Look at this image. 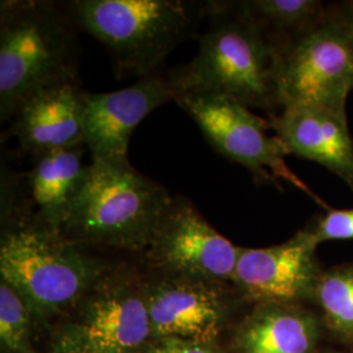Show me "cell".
<instances>
[{"label": "cell", "mask_w": 353, "mask_h": 353, "mask_svg": "<svg viewBox=\"0 0 353 353\" xmlns=\"http://www.w3.org/2000/svg\"><path fill=\"white\" fill-rule=\"evenodd\" d=\"M65 3H0V121L38 93L79 81L80 42Z\"/></svg>", "instance_id": "7a4b0ae2"}, {"label": "cell", "mask_w": 353, "mask_h": 353, "mask_svg": "<svg viewBox=\"0 0 353 353\" xmlns=\"http://www.w3.org/2000/svg\"><path fill=\"white\" fill-rule=\"evenodd\" d=\"M174 99L169 75L152 74L108 93L83 96L84 144L92 160L127 157L130 138L140 122Z\"/></svg>", "instance_id": "4fadbf2b"}, {"label": "cell", "mask_w": 353, "mask_h": 353, "mask_svg": "<svg viewBox=\"0 0 353 353\" xmlns=\"http://www.w3.org/2000/svg\"><path fill=\"white\" fill-rule=\"evenodd\" d=\"M353 90V42L341 16L325 19L283 50L278 71L280 110L312 106L345 113Z\"/></svg>", "instance_id": "52a82bcc"}, {"label": "cell", "mask_w": 353, "mask_h": 353, "mask_svg": "<svg viewBox=\"0 0 353 353\" xmlns=\"http://www.w3.org/2000/svg\"><path fill=\"white\" fill-rule=\"evenodd\" d=\"M59 334L90 353H147L151 318L144 280L128 267H110L76 305Z\"/></svg>", "instance_id": "ba28073f"}, {"label": "cell", "mask_w": 353, "mask_h": 353, "mask_svg": "<svg viewBox=\"0 0 353 353\" xmlns=\"http://www.w3.org/2000/svg\"><path fill=\"white\" fill-rule=\"evenodd\" d=\"M65 6L79 30L105 46L117 80H125L156 74L166 57L195 34L207 1L74 0Z\"/></svg>", "instance_id": "3957f363"}, {"label": "cell", "mask_w": 353, "mask_h": 353, "mask_svg": "<svg viewBox=\"0 0 353 353\" xmlns=\"http://www.w3.org/2000/svg\"><path fill=\"white\" fill-rule=\"evenodd\" d=\"M143 280L153 339L174 338L214 344L229 313L227 284L153 268Z\"/></svg>", "instance_id": "8fae6325"}, {"label": "cell", "mask_w": 353, "mask_h": 353, "mask_svg": "<svg viewBox=\"0 0 353 353\" xmlns=\"http://www.w3.org/2000/svg\"><path fill=\"white\" fill-rule=\"evenodd\" d=\"M341 19L353 42V1L348 3L347 8H345V12L343 16H341Z\"/></svg>", "instance_id": "603a6c76"}, {"label": "cell", "mask_w": 353, "mask_h": 353, "mask_svg": "<svg viewBox=\"0 0 353 353\" xmlns=\"http://www.w3.org/2000/svg\"><path fill=\"white\" fill-rule=\"evenodd\" d=\"M241 12L249 16L272 38L281 50L318 26L326 16L323 4L316 0H249L234 1Z\"/></svg>", "instance_id": "e0dca14e"}, {"label": "cell", "mask_w": 353, "mask_h": 353, "mask_svg": "<svg viewBox=\"0 0 353 353\" xmlns=\"http://www.w3.org/2000/svg\"><path fill=\"white\" fill-rule=\"evenodd\" d=\"M172 199L128 157L92 160L84 189L61 233L80 246L145 252Z\"/></svg>", "instance_id": "277c9868"}, {"label": "cell", "mask_w": 353, "mask_h": 353, "mask_svg": "<svg viewBox=\"0 0 353 353\" xmlns=\"http://www.w3.org/2000/svg\"><path fill=\"white\" fill-rule=\"evenodd\" d=\"M316 316L299 303H258L237 335L239 353H316Z\"/></svg>", "instance_id": "2e32d148"}, {"label": "cell", "mask_w": 353, "mask_h": 353, "mask_svg": "<svg viewBox=\"0 0 353 353\" xmlns=\"http://www.w3.org/2000/svg\"><path fill=\"white\" fill-rule=\"evenodd\" d=\"M240 249L220 234L196 207L173 196L145 250L150 268L203 281H233Z\"/></svg>", "instance_id": "30bf717a"}, {"label": "cell", "mask_w": 353, "mask_h": 353, "mask_svg": "<svg viewBox=\"0 0 353 353\" xmlns=\"http://www.w3.org/2000/svg\"><path fill=\"white\" fill-rule=\"evenodd\" d=\"M34 319L24 297L0 280V339L7 353H36L30 344Z\"/></svg>", "instance_id": "d6986e66"}, {"label": "cell", "mask_w": 353, "mask_h": 353, "mask_svg": "<svg viewBox=\"0 0 353 353\" xmlns=\"http://www.w3.org/2000/svg\"><path fill=\"white\" fill-rule=\"evenodd\" d=\"M45 353H90L81 348L79 344H76L68 338L63 336L58 332L55 341H52L50 348Z\"/></svg>", "instance_id": "7402d4cb"}, {"label": "cell", "mask_w": 353, "mask_h": 353, "mask_svg": "<svg viewBox=\"0 0 353 353\" xmlns=\"http://www.w3.org/2000/svg\"><path fill=\"white\" fill-rule=\"evenodd\" d=\"M0 276L30 306L36 319L71 312L112 265L30 223H3Z\"/></svg>", "instance_id": "5b68a950"}, {"label": "cell", "mask_w": 353, "mask_h": 353, "mask_svg": "<svg viewBox=\"0 0 353 353\" xmlns=\"http://www.w3.org/2000/svg\"><path fill=\"white\" fill-rule=\"evenodd\" d=\"M147 353H217V350L214 344L163 338L153 339Z\"/></svg>", "instance_id": "44dd1931"}, {"label": "cell", "mask_w": 353, "mask_h": 353, "mask_svg": "<svg viewBox=\"0 0 353 353\" xmlns=\"http://www.w3.org/2000/svg\"><path fill=\"white\" fill-rule=\"evenodd\" d=\"M312 234L319 245L325 241L353 240V208L328 210L327 214L309 225Z\"/></svg>", "instance_id": "ffe728a7"}, {"label": "cell", "mask_w": 353, "mask_h": 353, "mask_svg": "<svg viewBox=\"0 0 353 353\" xmlns=\"http://www.w3.org/2000/svg\"><path fill=\"white\" fill-rule=\"evenodd\" d=\"M83 96L79 81L46 89L26 101L12 118V135L38 157L84 144Z\"/></svg>", "instance_id": "9a60e30c"}, {"label": "cell", "mask_w": 353, "mask_h": 353, "mask_svg": "<svg viewBox=\"0 0 353 353\" xmlns=\"http://www.w3.org/2000/svg\"><path fill=\"white\" fill-rule=\"evenodd\" d=\"M309 225L290 240L263 249L241 248L232 284L256 303L314 301L323 271Z\"/></svg>", "instance_id": "7c38bea8"}, {"label": "cell", "mask_w": 353, "mask_h": 353, "mask_svg": "<svg viewBox=\"0 0 353 353\" xmlns=\"http://www.w3.org/2000/svg\"><path fill=\"white\" fill-rule=\"evenodd\" d=\"M173 101L194 119L216 151L246 168L255 181L276 186L285 182L330 210L287 165L285 156L290 152L278 137L268 135L270 122L252 113L250 108L217 93L176 94Z\"/></svg>", "instance_id": "8992f818"}, {"label": "cell", "mask_w": 353, "mask_h": 353, "mask_svg": "<svg viewBox=\"0 0 353 353\" xmlns=\"http://www.w3.org/2000/svg\"><path fill=\"white\" fill-rule=\"evenodd\" d=\"M85 151L79 145L41 154L23 174L3 170L1 224L30 223L61 233L88 178Z\"/></svg>", "instance_id": "9c48e42d"}, {"label": "cell", "mask_w": 353, "mask_h": 353, "mask_svg": "<svg viewBox=\"0 0 353 353\" xmlns=\"http://www.w3.org/2000/svg\"><path fill=\"white\" fill-rule=\"evenodd\" d=\"M205 16L210 24L199 51L169 75L174 96L225 94L270 117L278 114L281 48L234 1H207Z\"/></svg>", "instance_id": "6da1fadb"}, {"label": "cell", "mask_w": 353, "mask_h": 353, "mask_svg": "<svg viewBox=\"0 0 353 353\" xmlns=\"http://www.w3.org/2000/svg\"><path fill=\"white\" fill-rule=\"evenodd\" d=\"M268 122L290 154L325 166L353 191V139L345 113L290 106Z\"/></svg>", "instance_id": "5bb4252c"}, {"label": "cell", "mask_w": 353, "mask_h": 353, "mask_svg": "<svg viewBox=\"0 0 353 353\" xmlns=\"http://www.w3.org/2000/svg\"><path fill=\"white\" fill-rule=\"evenodd\" d=\"M328 330L341 341L353 343V265L323 271L314 299Z\"/></svg>", "instance_id": "ac0fdd59"}]
</instances>
